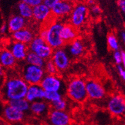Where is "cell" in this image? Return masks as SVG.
<instances>
[{"mask_svg":"<svg viewBox=\"0 0 125 125\" xmlns=\"http://www.w3.org/2000/svg\"><path fill=\"white\" fill-rule=\"evenodd\" d=\"M28 84L19 73L6 74L5 81L0 86V97L5 104L11 100L25 98Z\"/></svg>","mask_w":125,"mask_h":125,"instance_id":"6da1fadb","label":"cell"},{"mask_svg":"<svg viewBox=\"0 0 125 125\" xmlns=\"http://www.w3.org/2000/svg\"><path fill=\"white\" fill-rule=\"evenodd\" d=\"M65 92L68 98L73 102L83 103L87 100L85 81L83 78L79 77L70 78L66 85Z\"/></svg>","mask_w":125,"mask_h":125,"instance_id":"7a4b0ae2","label":"cell"},{"mask_svg":"<svg viewBox=\"0 0 125 125\" xmlns=\"http://www.w3.org/2000/svg\"><path fill=\"white\" fill-rule=\"evenodd\" d=\"M63 25L64 24L59 21L50 22L49 24L45 25L47 35L45 41L53 50L63 48L65 45L60 35Z\"/></svg>","mask_w":125,"mask_h":125,"instance_id":"3957f363","label":"cell"},{"mask_svg":"<svg viewBox=\"0 0 125 125\" xmlns=\"http://www.w3.org/2000/svg\"><path fill=\"white\" fill-rule=\"evenodd\" d=\"M19 73L28 85L40 84L42 79L45 75L43 67L30 65L26 63L21 67Z\"/></svg>","mask_w":125,"mask_h":125,"instance_id":"277c9868","label":"cell"},{"mask_svg":"<svg viewBox=\"0 0 125 125\" xmlns=\"http://www.w3.org/2000/svg\"><path fill=\"white\" fill-rule=\"evenodd\" d=\"M29 50L34 52L43 60H48L51 59L54 50L46 43L43 38L38 35L35 36L28 44Z\"/></svg>","mask_w":125,"mask_h":125,"instance_id":"5b68a950","label":"cell"},{"mask_svg":"<svg viewBox=\"0 0 125 125\" xmlns=\"http://www.w3.org/2000/svg\"><path fill=\"white\" fill-rule=\"evenodd\" d=\"M42 88L45 92H58L64 94L66 86L61 76L56 74H45L40 83Z\"/></svg>","mask_w":125,"mask_h":125,"instance_id":"8992f818","label":"cell"},{"mask_svg":"<svg viewBox=\"0 0 125 125\" xmlns=\"http://www.w3.org/2000/svg\"><path fill=\"white\" fill-rule=\"evenodd\" d=\"M88 16V8L84 3L75 4L73 10L70 14V25L75 28L82 27L87 21Z\"/></svg>","mask_w":125,"mask_h":125,"instance_id":"52a82bcc","label":"cell"},{"mask_svg":"<svg viewBox=\"0 0 125 125\" xmlns=\"http://www.w3.org/2000/svg\"><path fill=\"white\" fill-rule=\"evenodd\" d=\"M71 57L69 56L65 48L54 50L51 60L56 67L58 73L66 71L71 63Z\"/></svg>","mask_w":125,"mask_h":125,"instance_id":"ba28073f","label":"cell"},{"mask_svg":"<svg viewBox=\"0 0 125 125\" xmlns=\"http://www.w3.org/2000/svg\"><path fill=\"white\" fill-rule=\"evenodd\" d=\"M87 98L94 101H100L106 97V91L102 84L95 79L85 81Z\"/></svg>","mask_w":125,"mask_h":125,"instance_id":"9c48e42d","label":"cell"},{"mask_svg":"<svg viewBox=\"0 0 125 125\" xmlns=\"http://www.w3.org/2000/svg\"><path fill=\"white\" fill-rule=\"evenodd\" d=\"M107 108L112 115L122 116L125 113V99L123 95L114 94L108 99Z\"/></svg>","mask_w":125,"mask_h":125,"instance_id":"30bf717a","label":"cell"},{"mask_svg":"<svg viewBox=\"0 0 125 125\" xmlns=\"http://www.w3.org/2000/svg\"><path fill=\"white\" fill-rule=\"evenodd\" d=\"M75 5L72 0H60L51 8L52 16L61 18L70 15Z\"/></svg>","mask_w":125,"mask_h":125,"instance_id":"8fae6325","label":"cell"},{"mask_svg":"<svg viewBox=\"0 0 125 125\" xmlns=\"http://www.w3.org/2000/svg\"><path fill=\"white\" fill-rule=\"evenodd\" d=\"M47 115L50 125H70L71 123V117L66 111L51 109Z\"/></svg>","mask_w":125,"mask_h":125,"instance_id":"7c38bea8","label":"cell"},{"mask_svg":"<svg viewBox=\"0 0 125 125\" xmlns=\"http://www.w3.org/2000/svg\"><path fill=\"white\" fill-rule=\"evenodd\" d=\"M8 50L17 62H23L29 52L28 45L13 40L8 45Z\"/></svg>","mask_w":125,"mask_h":125,"instance_id":"4fadbf2b","label":"cell"},{"mask_svg":"<svg viewBox=\"0 0 125 125\" xmlns=\"http://www.w3.org/2000/svg\"><path fill=\"white\" fill-rule=\"evenodd\" d=\"M3 116L4 119L8 123H17L24 120L25 113L16 109L8 104H5V107L3 108Z\"/></svg>","mask_w":125,"mask_h":125,"instance_id":"5bb4252c","label":"cell"},{"mask_svg":"<svg viewBox=\"0 0 125 125\" xmlns=\"http://www.w3.org/2000/svg\"><path fill=\"white\" fill-rule=\"evenodd\" d=\"M51 10L42 3L33 8V18L36 22L39 23L47 22L51 17Z\"/></svg>","mask_w":125,"mask_h":125,"instance_id":"9a60e30c","label":"cell"},{"mask_svg":"<svg viewBox=\"0 0 125 125\" xmlns=\"http://www.w3.org/2000/svg\"><path fill=\"white\" fill-rule=\"evenodd\" d=\"M45 91L42 88L40 84L28 85L25 98L29 103L38 100H44Z\"/></svg>","mask_w":125,"mask_h":125,"instance_id":"2e32d148","label":"cell"},{"mask_svg":"<svg viewBox=\"0 0 125 125\" xmlns=\"http://www.w3.org/2000/svg\"><path fill=\"white\" fill-rule=\"evenodd\" d=\"M36 36L31 29L24 27L21 30L12 33V38L14 41H19L28 45Z\"/></svg>","mask_w":125,"mask_h":125,"instance_id":"e0dca14e","label":"cell"},{"mask_svg":"<svg viewBox=\"0 0 125 125\" xmlns=\"http://www.w3.org/2000/svg\"><path fill=\"white\" fill-rule=\"evenodd\" d=\"M17 61L15 60L9 50L6 48L0 49V65L5 69H13L17 65Z\"/></svg>","mask_w":125,"mask_h":125,"instance_id":"ac0fdd59","label":"cell"},{"mask_svg":"<svg viewBox=\"0 0 125 125\" xmlns=\"http://www.w3.org/2000/svg\"><path fill=\"white\" fill-rule=\"evenodd\" d=\"M70 57L78 58L83 55L84 52V44L79 39H75L68 43L67 48H65Z\"/></svg>","mask_w":125,"mask_h":125,"instance_id":"d6986e66","label":"cell"},{"mask_svg":"<svg viewBox=\"0 0 125 125\" xmlns=\"http://www.w3.org/2000/svg\"><path fill=\"white\" fill-rule=\"evenodd\" d=\"M6 24L8 26V31L13 33L26 27L28 20L18 14L14 15L10 18Z\"/></svg>","mask_w":125,"mask_h":125,"instance_id":"ffe728a7","label":"cell"},{"mask_svg":"<svg viewBox=\"0 0 125 125\" xmlns=\"http://www.w3.org/2000/svg\"><path fill=\"white\" fill-rule=\"evenodd\" d=\"M50 110V105L44 100H38L30 104L29 111L36 116H46L47 115Z\"/></svg>","mask_w":125,"mask_h":125,"instance_id":"44dd1931","label":"cell"},{"mask_svg":"<svg viewBox=\"0 0 125 125\" xmlns=\"http://www.w3.org/2000/svg\"><path fill=\"white\" fill-rule=\"evenodd\" d=\"M60 35L62 40L66 44L77 39L78 32L76 28H75L70 24H64Z\"/></svg>","mask_w":125,"mask_h":125,"instance_id":"7402d4cb","label":"cell"},{"mask_svg":"<svg viewBox=\"0 0 125 125\" xmlns=\"http://www.w3.org/2000/svg\"><path fill=\"white\" fill-rule=\"evenodd\" d=\"M6 104H8L10 106L14 107L16 109L19 110L24 113H28V111H29L30 103L25 98L11 100Z\"/></svg>","mask_w":125,"mask_h":125,"instance_id":"603a6c76","label":"cell"},{"mask_svg":"<svg viewBox=\"0 0 125 125\" xmlns=\"http://www.w3.org/2000/svg\"><path fill=\"white\" fill-rule=\"evenodd\" d=\"M18 15L29 21L33 18V8L24 2H20L17 5Z\"/></svg>","mask_w":125,"mask_h":125,"instance_id":"cb8c5ba5","label":"cell"},{"mask_svg":"<svg viewBox=\"0 0 125 125\" xmlns=\"http://www.w3.org/2000/svg\"><path fill=\"white\" fill-rule=\"evenodd\" d=\"M24 61L28 64L40 67H43L46 62L45 60L37 55V54L30 51H29V52L28 53Z\"/></svg>","mask_w":125,"mask_h":125,"instance_id":"d4e9b609","label":"cell"},{"mask_svg":"<svg viewBox=\"0 0 125 125\" xmlns=\"http://www.w3.org/2000/svg\"><path fill=\"white\" fill-rule=\"evenodd\" d=\"M107 42L108 47L111 51L115 52V51L119 50L120 49L119 40L115 34H109L107 38Z\"/></svg>","mask_w":125,"mask_h":125,"instance_id":"484cf974","label":"cell"},{"mask_svg":"<svg viewBox=\"0 0 125 125\" xmlns=\"http://www.w3.org/2000/svg\"><path fill=\"white\" fill-rule=\"evenodd\" d=\"M64 97V94L61 92H45L44 100L51 104L56 102L57 100H60L61 98Z\"/></svg>","mask_w":125,"mask_h":125,"instance_id":"4316f807","label":"cell"},{"mask_svg":"<svg viewBox=\"0 0 125 125\" xmlns=\"http://www.w3.org/2000/svg\"><path fill=\"white\" fill-rule=\"evenodd\" d=\"M49 105L52 109L57 110V111H66L68 108V103L67 98L63 97L60 100Z\"/></svg>","mask_w":125,"mask_h":125,"instance_id":"83f0119b","label":"cell"},{"mask_svg":"<svg viewBox=\"0 0 125 125\" xmlns=\"http://www.w3.org/2000/svg\"><path fill=\"white\" fill-rule=\"evenodd\" d=\"M43 69L45 70V74H56L58 73L57 70L56 69V67L54 65L52 60H46L45 65L43 67Z\"/></svg>","mask_w":125,"mask_h":125,"instance_id":"f1b7e54d","label":"cell"},{"mask_svg":"<svg viewBox=\"0 0 125 125\" xmlns=\"http://www.w3.org/2000/svg\"><path fill=\"white\" fill-rule=\"evenodd\" d=\"M113 59H114L115 63L117 65H122V55H121V50H117L114 52V53H113Z\"/></svg>","mask_w":125,"mask_h":125,"instance_id":"f546056e","label":"cell"},{"mask_svg":"<svg viewBox=\"0 0 125 125\" xmlns=\"http://www.w3.org/2000/svg\"><path fill=\"white\" fill-rule=\"evenodd\" d=\"M22 1L31 6L32 8L43 3V0H22Z\"/></svg>","mask_w":125,"mask_h":125,"instance_id":"4dcf8cb0","label":"cell"},{"mask_svg":"<svg viewBox=\"0 0 125 125\" xmlns=\"http://www.w3.org/2000/svg\"><path fill=\"white\" fill-rule=\"evenodd\" d=\"M117 70L119 75L123 80H125V67L123 65H117Z\"/></svg>","mask_w":125,"mask_h":125,"instance_id":"1f68e13d","label":"cell"},{"mask_svg":"<svg viewBox=\"0 0 125 125\" xmlns=\"http://www.w3.org/2000/svg\"><path fill=\"white\" fill-rule=\"evenodd\" d=\"M5 69H4L1 65H0V86L2 85L4 81H5V78H6V71Z\"/></svg>","mask_w":125,"mask_h":125,"instance_id":"d6a6232c","label":"cell"},{"mask_svg":"<svg viewBox=\"0 0 125 125\" xmlns=\"http://www.w3.org/2000/svg\"><path fill=\"white\" fill-rule=\"evenodd\" d=\"M60 0H43V3L51 9L56 3H57Z\"/></svg>","mask_w":125,"mask_h":125,"instance_id":"836d02e7","label":"cell"},{"mask_svg":"<svg viewBox=\"0 0 125 125\" xmlns=\"http://www.w3.org/2000/svg\"><path fill=\"white\" fill-rule=\"evenodd\" d=\"M91 13L94 15H100L101 12V8H100V6H98V5H93L91 6Z\"/></svg>","mask_w":125,"mask_h":125,"instance_id":"e575fe53","label":"cell"},{"mask_svg":"<svg viewBox=\"0 0 125 125\" xmlns=\"http://www.w3.org/2000/svg\"><path fill=\"white\" fill-rule=\"evenodd\" d=\"M46 35H47V29H46V27L45 26V27H42V29L40 30V31H39L38 36L40 37H41L42 38H43V39L45 40Z\"/></svg>","mask_w":125,"mask_h":125,"instance_id":"d590c367","label":"cell"},{"mask_svg":"<svg viewBox=\"0 0 125 125\" xmlns=\"http://www.w3.org/2000/svg\"><path fill=\"white\" fill-rule=\"evenodd\" d=\"M117 5L120 8L121 10L123 13L125 12V0H118Z\"/></svg>","mask_w":125,"mask_h":125,"instance_id":"8d00e7d4","label":"cell"},{"mask_svg":"<svg viewBox=\"0 0 125 125\" xmlns=\"http://www.w3.org/2000/svg\"><path fill=\"white\" fill-rule=\"evenodd\" d=\"M7 31H8V26H7V24H4L1 26L0 27V32L3 34H5L6 33Z\"/></svg>","mask_w":125,"mask_h":125,"instance_id":"74e56055","label":"cell"},{"mask_svg":"<svg viewBox=\"0 0 125 125\" xmlns=\"http://www.w3.org/2000/svg\"><path fill=\"white\" fill-rule=\"evenodd\" d=\"M121 55H122V61H123L122 65L125 67V51H123V50H121Z\"/></svg>","mask_w":125,"mask_h":125,"instance_id":"f35d334b","label":"cell"},{"mask_svg":"<svg viewBox=\"0 0 125 125\" xmlns=\"http://www.w3.org/2000/svg\"><path fill=\"white\" fill-rule=\"evenodd\" d=\"M120 37L121 38V40L123 42L125 41V32L124 31H121V34H120Z\"/></svg>","mask_w":125,"mask_h":125,"instance_id":"ab89813d","label":"cell"},{"mask_svg":"<svg viewBox=\"0 0 125 125\" xmlns=\"http://www.w3.org/2000/svg\"><path fill=\"white\" fill-rule=\"evenodd\" d=\"M87 3H88L89 5H95V0H87Z\"/></svg>","mask_w":125,"mask_h":125,"instance_id":"60d3db41","label":"cell"},{"mask_svg":"<svg viewBox=\"0 0 125 125\" xmlns=\"http://www.w3.org/2000/svg\"></svg>","mask_w":125,"mask_h":125,"instance_id":"b9f144b4","label":"cell"}]
</instances>
